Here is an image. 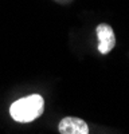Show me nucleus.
<instances>
[{
	"label": "nucleus",
	"instance_id": "nucleus-1",
	"mask_svg": "<svg viewBox=\"0 0 129 134\" xmlns=\"http://www.w3.org/2000/svg\"><path fill=\"white\" fill-rule=\"evenodd\" d=\"M45 110V100L38 94L22 98L11 105L9 113L18 122H31L39 118Z\"/></svg>",
	"mask_w": 129,
	"mask_h": 134
},
{
	"label": "nucleus",
	"instance_id": "nucleus-2",
	"mask_svg": "<svg viewBox=\"0 0 129 134\" xmlns=\"http://www.w3.org/2000/svg\"><path fill=\"white\" fill-rule=\"evenodd\" d=\"M95 31H97L98 40H100L98 51L104 55L109 54L116 46V36H114L113 28L109 24H100V26H97Z\"/></svg>",
	"mask_w": 129,
	"mask_h": 134
},
{
	"label": "nucleus",
	"instance_id": "nucleus-3",
	"mask_svg": "<svg viewBox=\"0 0 129 134\" xmlns=\"http://www.w3.org/2000/svg\"><path fill=\"white\" fill-rule=\"evenodd\" d=\"M61 134H89V126L77 117H66L58 125Z\"/></svg>",
	"mask_w": 129,
	"mask_h": 134
}]
</instances>
